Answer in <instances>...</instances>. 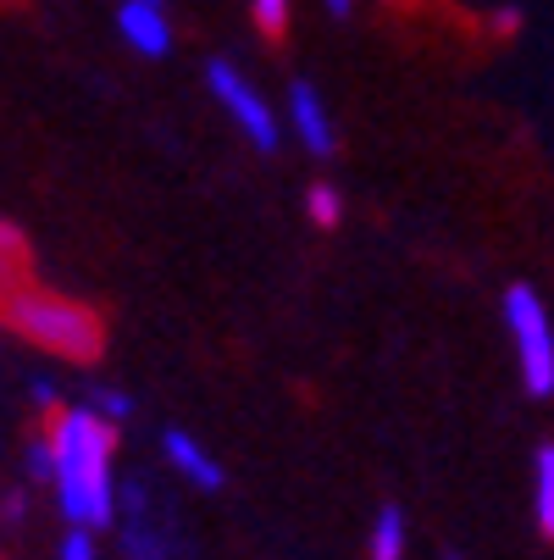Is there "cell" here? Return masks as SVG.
<instances>
[{"label":"cell","instance_id":"6da1fadb","mask_svg":"<svg viewBox=\"0 0 554 560\" xmlns=\"http://www.w3.org/2000/svg\"><path fill=\"white\" fill-rule=\"evenodd\" d=\"M50 494L72 533H106L117 522V428L90 406H61L50 428Z\"/></svg>","mask_w":554,"mask_h":560},{"label":"cell","instance_id":"7a4b0ae2","mask_svg":"<svg viewBox=\"0 0 554 560\" xmlns=\"http://www.w3.org/2000/svg\"><path fill=\"white\" fill-rule=\"evenodd\" d=\"M7 316H12V328L28 345H39L50 355H67V361H95L101 355V323H95V311L67 300V294L23 289V294H12Z\"/></svg>","mask_w":554,"mask_h":560},{"label":"cell","instance_id":"3957f363","mask_svg":"<svg viewBox=\"0 0 554 560\" xmlns=\"http://www.w3.org/2000/svg\"><path fill=\"white\" fill-rule=\"evenodd\" d=\"M505 328L516 345V366H521V388L532 399L554 394V323L538 300L532 283H510L505 289Z\"/></svg>","mask_w":554,"mask_h":560},{"label":"cell","instance_id":"277c9868","mask_svg":"<svg viewBox=\"0 0 554 560\" xmlns=\"http://www.w3.org/2000/svg\"><path fill=\"white\" fill-rule=\"evenodd\" d=\"M205 90H211V101L222 106V117L239 128L261 155H272L278 144H283V112H272V101L256 90V78L250 72H239L233 61H205Z\"/></svg>","mask_w":554,"mask_h":560},{"label":"cell","instance_id":"5b68a950","mask_svg":"<svg viewBox=\"0 0 554 560\" xmlns=\"http://www.w3.org/2000/svg\"><path fill=\"white\" fill-rule=\"evenodd\" d=\"M283 128H294V139L316 155V162H328V155L339 150L328 101H322V90H316V84H305V78H294L288 95H283Z\"/></svg>","mask_w":554,"mask_h":560},{"label":"cell","instance_id":"8992f818","mask_svg":"<svg viewBox=\"0 0 554 560\" xmlns=\"http://www.w3.org/2000/svg\"><path fill=\"white\" fill-rule=\"evenodd\" d=\"M117 34H122V45H128L133 56H144V61L173 56V39H178L162 0H122V7H117Z\"/></svg>","mask_w":554,"mask_h":560},{"label":"cell","instance_id":"52a82bcc","mask_svg":"<svg viewBox=\"0 0 554 560\" xmlns=\"http://www.w3.org/2000/svg\"><path fill=\"white\" fill-rule=\"evenodd\" d=\"M162 455H167V466L184 477V483H189V489H200V494H216V489L227 483L222 460H216L195 433H184V428H167V433H162Z\"/></svg>","mask_w":554,"mask_h":560},{"label":"cell","instance_id":"ba28073f","mask_svg":"<svg viewBox=\"0 0 554 560\" xmlns=\"http://www.w3.org/2000/svg\"><path fill=\"white\" fill-rule=\"evenodd\" d=\"M411 549V522L400 505H382L377 522H372V538H366V560H405Z\"/></svg>","mask_w":554,"mask_h":560},{"label":"cell","instance_id":"9c48e42d","mask_svg":"<svg viewBox=\"0 0 554 560\" xmlns=\"http://www.w3.org/2000/svg\"><path fill=\"white\" fill-rule=\"evenodd\" d=\"M532 522L543 538H554V444H538L532 455Z\"/></svg>","mask_w":554,"mask_h":560},{"label":"cell","instance_id":"30bf717a","mask_svg":"<svg viewBox=\"0 0 554 560\" xmlns=\"http://www.w3.org/2000/svg\"><path fill=\"white\" fill-rule=\"evenodd\" d=\"M305 217H310L316 228H339V222H344V195H339L333 184H310V189H305Z\"/></svg>","mask_w":554,"mask_h":560},{"label":"cell","instance_id":"8fae6325","mask_svg":"<svg viewBox=\"0 0 554 560\" xmlns=\"http://www.w3.org/2000/svg\"><path fill=\"white\" fill-rule=\"evenodd\" d=\"M90 411H101L111 428H122L128 417H133V394H122V388H111V383H101V388H90V399H84Z\"/></svg>","mask_w":554,"mask_h":560},{"label":"cell","instance_id":"7c38bea8","mask_svg":"<svg viewBox=\"0 0 554 560\" xmlns=\"http://www.w3.org/2000/svg\"><path fill=\"white\" fill-rule=\"evenodd\" d=\"M50 471H56L50 433H39V439H28V444H23V477H28L34 489H45V483H50Z\"/></svg>","mask_w":554,"mask_h":560},{"label":"cell","instance_id":"4fadbf2b","mask_svg":"<svg viewBox=\"0 0 554 560\" xmlns=\"http://www.w3.org/2000/svg\"><path fill=\"white\" fill-rule=\"evenodd\" d=\"M288 12H294V0H250V18H256V28H267L272 39L288 28Z\"/></svg>","mask_w":554,"mask_h":560},{"label":"cell","instance_id":"5bb4252c","mask_svg":"<svg viewBox=\"0 0 554 560\" xmlns=\"http://www.w3.org/2000/svg\"><path fill=\"white\" fill-rule=\"evenodd\" d=\"M61 560H101L95 533H72V527H67V538H61Z\"/></svg>","mask_w":554,"mask_h":560},{"label":"cell","instance_id":"9a60e30c","mask_svg":"<svg viewBox=\"0 0 554 560\" xmlns=\"http://www.w3.org/2000/svg\"><path fill=\"white\" fill-rule=\"evenodd\" d=\"M28 399H34L39 411H61V388L50 377H28Z\"/></svg>","mask_w":554,"mask_h":560},{"label":"cell","instance_id":"2e32d148","mask_svg":"<svg viewBox=\"0 0 554 560\" xmlns=\"http://www.w3.org/2000/svg\"><path fill=\"white\" fill-rule=\"evenodd\" d=\"M328 18H355V0H322Z\"/></svg>","mask_w":554,"mask_h":560},{"label":"cell","instance_id":"e0dca14e","mask_svg":"<svg viewBox=\"0 0 554 560\" xmlns=\"http://www.w3.org/2000/svg\"><path fill=\"white\" fill-rule=\"evenodd\" d=\"M444 560H465V555H455V549H449V555H444Z\"/></svg>","mask_w":554,"mask_h":560}]
</instances>
